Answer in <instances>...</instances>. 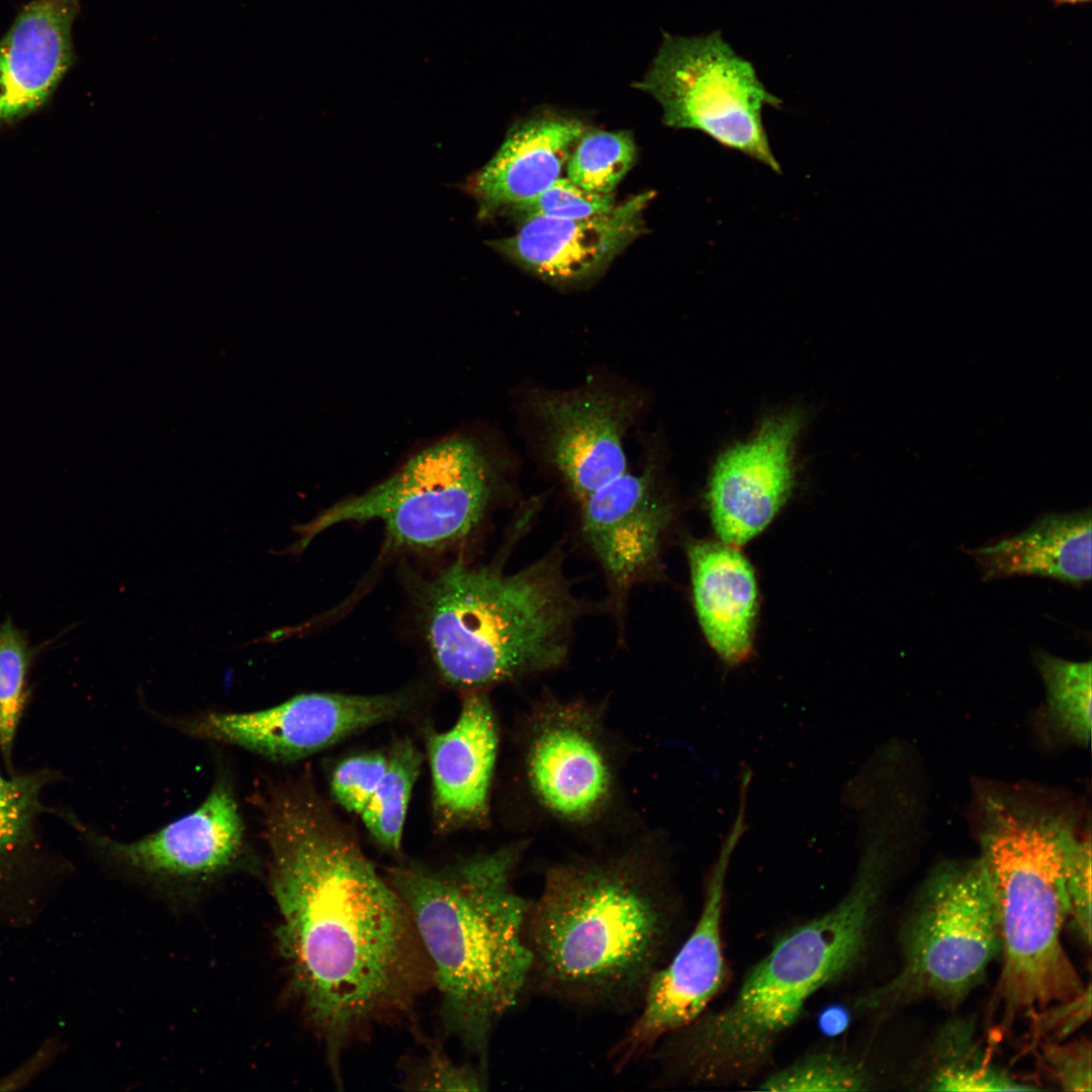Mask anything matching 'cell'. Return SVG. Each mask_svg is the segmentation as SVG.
Here are the masks:
<instances>
[{
    "instance_id": "6da1fadb",
    "label": "cell",
    "mask_w": 1092,
    "mask_h": 1092,
    "mask_svg": "<svg viewBox=\"0 0 1092 1092\" xmlns=\"http://www.w3.org/2000/svg\"><path fill=\"white\" fill-rule=\"evenodd\" d=\"M257 801L279 947L341 1083L348 1044L411 1011L431 966L401 897L309 784L270 785Z\"/></svg>"
},
{
    "instance_id": "7a4b0ae2",
    "label": "cell",
    "mask_w": 1092,
    "mask_h": 1092,
    "mask_svg": "<svg viewBox=\"0 0 1092 1092\" xmlns=\"http://www.w3.org/2000/svg\"><path fill=\"white\" fill-rule=\"evenodd\" d=\"M524 849L516 842L440 870L395 866L385 877L430 963L444 1028L484 1072L494 1028L531 986V901L513 884Z\"/></svg>"
},
{
    "instance_id": "3957f363",
    "label": "cell",
    "mask_w": 1092,
    "mask_h": 1092,
    "mask_svg": "<svg viewBox=\"0 0 1092 1092\" xmlns=\"http://www.w3.org/2000/svg\"><path fill=\"white\" fill-rule=\"evenodd\" d=\"M663 874L634 852L552 867L527 916L531 986L575 1005H640L674 919Z\"/></svg>"
},
{
    "instance_id": "277c9868",
    "label": "cell",
    "mask_w": 1092,
    "mask_h": 1092,
    "mask_svg": "<svg viewBox=\"0 0 1092 1092\" xmlns=\"http://www.w3.org/2000/svg\"><path fill=\"white\" fill-rule=\"evenodd\" d=\"M885 869L882 854L864 858L846 894L779 938L730 1003L662 1038L653 1057L663 1072L706 1083L744 1080L757 1072L809 999L862 959Z\"/></svg>"
},
{
    "instance_id": "5b68a950",
    "label": "cell",
    "mask_w": 1092,
    "mask_h": 1092,
    "mask_svg": "<svg viewBox=\"0 0 1092 1092\" xmlns=\"http://www.w3.org/2000/svg\"><path fill=\"white\" fill-rule=\"evenodd\" d=\"M416 598L441 675L469 691L559 666L584 609L552 554L513 573L456 562Z\"/></svg>"
},
{
    "instance_id": "8992f818",
    "label": "cell",
    "mask_w": 1092,
    "mask_h": 1092,
    "mask_svg": "<svg viewBox=\"0 0 1092 1092\" xmlns=\"http://www.w3.org/2000/svg\"><path fill=\"white\" fill-rule=\"evenodd\" d=\"M984 817L980 856L1003 954L995 997L1008 1028L1086 989L1061 940L1070 915L1068 861L1079 837L1067 817L1009 798L986 800Z\"/></svg>"
},
{
    "instance_id": "52a82bcc",
    "label": "cell",
    "mask_w": 1092,
    "mask_h": 1092,
    "mask_svg": "<svg viewBox=\"0 0 1092 1092\" xmlns=\"http://www.w3.org/2000/svg\"><path fill=\"white\" fill-rule=\"evenodd\" d=\"M898 974L859 1001L880 1010L916 999L956 1007L1001 953L995 897L983 859L939 862L922 883L900 934Z\"/></svg>"
},
{
    "instance_id": "ba28073f",
    "label": "cell",
    "mask_w": 1092,
    "mask_h": 1092,
    "mask_svg": "<svg viewBox=\"0 0 1092 1092\" xmlns=\"http://www.w3.org/2000/svg\"><path fill=\"white\" fill-rule=\"evenodd\" d=\"M486 458L470 439L451 437L412 457L366 492L339 502L297 527L295 550L337 524L380 520L395 546L436 549L465 538L491 494Z\"/></svg>"
},
{
    "instance_id": "9c48e42d",
    "label": "cell",
    "mask_w": 1092,
    "mask_h": 1092,
    "mask_svg": "<svg viewBox=\"0 0 1092 1092\" xmlns=\"http://www.w3.org/2000/svg\"><path fill=\"white\" fill-rule=\"evenodd\" d=\"M633 86L659 103L666 126L701 131L781 171L762 122L763 108L779 107L781 100L721 31L700 36L664 32L650 69Z\"/></svg>"
},
{
    "instance_id": "30bf717a",
    "label": "cell",
    "mask_w": 1092,
    "mask_h": 1092,
    "mask_svg": "<svg viewBox=\"0 0 1092 1092\" xmlns=\"http://www.w3.org/2000/svg\"><path fill=\"white\" fill-rule=\"evenodd\" d=\"M55 815L96 856L164 889L196 891L254 866L234 786L225 776L216 778L195 810L134 841L104 835L65 808H56Z\"/></svg>"
},
{
    "instance_id": "8fae6325",
    "label": "cell",
    "mask_w": 1092,
    "mask_h": 1092,
    "mask_svg": "<svg viewBox=\"0 0 1092 1092\" xmlns=\"http://www.w3.org/2000/svg\"><path fill=\"white\" fill-rule=\"evenodd\" d=\"M413 704L411 695L300 694L258 711L208 712L180 722L186 733L235 745L265 758L290 762L351 734L395 719Z\"/></svg>"
},
{
    "instance_id": "7c38bea8",
    "label": "cell",
    "mask_w": 1092,
    "mask_h": 1092,
    "mask_svg": "<svg viewBox=\"0 0 1092 1092\" xmlns=\"http://www.w3.org/2000/svg\"><path fill=\"white\" fill-rule=\"evenodd\" d=\"M606 744L599 718L586 705L540 706L530 721L524 770L541 808L566 824L598 820L615 793V769Z\"/></svg>"
},
{
    "instance_id": "4fadbf2b",
    "label": "cell",
    "mask_w": 1092,
    "mask_h": 1092,
    "mask_svg": "<svg viewBox=\"0 0 1092 1092\" xmlns=\"http://www.w3.org/2000/svg\"><path fill=\"white\" fill-rule=\"evenodd\" d=\"M729 855L718 860L708 882L698 921L673 956L651 977L640 1011L610 1051L609 1061L622 1071L647 1056L666 1035L704 1014L725 981L722 917Z\"/></svg>"
},
{
    "instance_id": "5bb4252c",
    "label": "cell",
    "mask_w": 1092,
    "mask_h": 1092,
    "mask_svg": "<svg viewBox=\"0 0 1092 1092\" xmlns=\"http://www.w3.org/2000/svg\"><path fill=\"white\" fill-rule=\"evenodd\" d=\"M798 413L766 420L749 441L717 460L708 489L713 527L726 544L741 546L760 533L791 494Z\"/></svg>"
},
{
    "instance_id": "9a60e30c",
    "label": "cell",
    "mask_w": 1092,
    "mask_h": 1092,
    "mask_svg": "<svg viewBox=\"0 0 1092 1092\" xmlns=\"http://www.w3.org/2000/svg\"><path fill=\"white\" fill-rule=\"evenodd\" d=\"M645 191L611 210L578 219L529 217L510 237L487 242L503 257L550 283L569 285L601 274L646 232Z\"/></svg>"
},
{
    "instance_id": "2e32d148",
    "label": "cell",
    "mask_w": 1092,
    "mask_h": 1092,
    "mask_svg": "<svg viewBox=\"0 0 1092 1092\" xmlns=\"http://www.w3.org/2000/svg\"><path fill=\"white\" fill-rule=\"evenodd\" d=\"M550 461L580 502L626 472L623 437L636 412L629 395L541 392L531 401Z\"/></svg>"
},
{
    "instance_id": "e0dca14e",
    "label": "cell",
    "mask_w": 1092,
    "mask_h": 1092,
    "mask_svg": "<svg viewBox=\"0 0 1092 1092\" xmlns=\"http://www.w3.org/2000/svg\"><path fill=\"white\" fill-rule=\"evenodd\" d=\"M581 512L583 536L617 592L655 566L670 510L652 469L616 477L587 496Z\"/></svg>"
},
{
    "instance_id": "ac0fdd59",
    "label": "cell",
    "mask_w": 1092,
    "mask_h": 1092,
    "mask_svg": "<svg viewBox=\"0 0 1092 1092\" xmlns=\"http://www.w3.org/2000/svg\"><path fill=\"white\" fill-rule=\"evenodd\" d=\"M497 746L490 702L477 690L463 698L457 721L449 730L428 736L433 810L440 829L485 822Z\"/></svg>"
},
{
    "instance_id": "d6986e66",
    "label": "cell",
    "mask_w": 1092,
    "mask_h": 1092,
    "mask_svg": "<svg viewBox=\"0 0 1092 1092\" xmlns=\"http://www.w3.org/2000/svg\"><path fill=\"white\" fill-rule=\"evenodd\" d=\"M586 129L582 120L556 113L517 122L493 157L465 184L478 204V216L511 209L550 186Z\"/></svg>"
},
{
    "instance_id": "ffe728a7",
    "label": "cell",
    "mask_w": 1092,
    "mask_h": 1092,
    "mask_svg": "<svg viewBox=\"0 0 1092 1092\" xmlns=\"http://www.w3.org/2000/svg\"><path fill=\"white\" fill-rule=\"evenodd\" d=\"M76 0H33L0 40V120L40 107L73 61Z\"/></svg>"
},
{
    "instance_id": "44dd1931",
    "label": "cell",
    "mask_w": 1092,
    "mask_h": 1092,
    "mask_svg": "<svg viewBox=\"0 0 1092 1092\" xmlns=\"http://www.w3.org/2000/svg\"><path fill=\"white\" fill-rule=\"evenodd\" d=\"M688 557L695 608L709 644L725 662H743L752 651L757 610L751 565L724 542H691Z\"/></svg>"
},
{
    "instance_id": "7402d4cb",
    "label": "cell",
    "mask_w": 1092,
    "mask_h": 1092,
    "mask_svg": "<svg viewBox=\"0 0 1092 1092\" xmlns=\"http://www.w3.org/2000/svg\"><path fill=\"white\" fill-rule=\"evenodd\" d=\"M1091 512L1049 514L1015 535L967 553L985 581L1039 576L1081 587L1091 580Z\"/></svg>"
},
{
    "instance_id": "603a6c76",
    "label": "cell",
    "mask_w": 1092,
    "mask_h": 1092,
    "mask_svg": "<svg viewBox=\"0 0 1092 1092\" xmlns=\"http://www.w3.org/2000/svg\"><path fill=\"white\" fill-rule=\"evenodd\" d=\"M61 777L51 768L8 777L0 771V895L30 892L65 873L66 860L39 831L40 816L53 814L42 792Z\"/></svg>"
},
{
    "instance_id": "cb8c5ba5",
    "label": "cell",
    "mask_w": 1092,
    "mask_h": 1092,
    "mask_svg": "<svg viewBox=\"0 0 1092 1092\" xmlns=\"http://www.w3.org/2000/svg\"><path fill=\"white\" fill-rule=\"evenodd\" d=\"M930 1089L940 1091L1033 1090L991 1065L964 1024L947 1027L937 1040Z\"/></svg>"
},
{
    "instance_id": "d4e9b609",
    "label": "cell",
    "mask_w": 1092,
    "mask_h": 1092,
    "mask_svg": "<svg viewBox=\"0 0 1092 1092\" xmlns=\"http://www.w3.org/2000/svg\"><path fill=\"white\" fill-rule=\"evenodd\" d=\"M387 758L386 771L360 816L379 845L397 852L422 754L408 740H401L392 746Z\"/></svg>"
},
{
    "instance_id": "484cf974",
    "label": "cell",
    "mask_w": 1092,
    "mask_h": 1092,
    "mask_svg": "<svg viewBox=\"0 0 1092 1092\" xmlns=\"http://www.w3.org/2000/svg\"><path fill=\"white\" fill-rule=\"evenodd\" d=\"M1043 681L1054 724L1071 740L1087 745L1091 738V661H1072L1038 649L1032 653Z\"/></svg>"
},
{
    "instance_id": "4316f807",
    "label": "cell",
    "mask_w": 1092,
    "mask_h": 1092,
    "mask_svg": "<svg viewBox=\"0 0 1092 1092\" xmlns=\"http://www.w3.org/2000/svg\"><path fill=\"white\" fill-rule=\"evenodd\" d=\"M636 158V144L629 130H585L567 160V178L586 191L611 194Z\"/></svg>"
},
{
    "instance_id": "83f0119b",
    "label": "cell",
    "mask_w": 1092,
    "mask_h": 1092,
    "mask_svg": "<svg viewBox=\"0 0 1092 1092\" xmlns=\"http://www.w3.org/2000/svg\"><path fill=\"white\" fill-rule=\"evenodd\" d=\"M24 632L7 618L0 625V752L9 776L14 744L27 699V679L33 658Z\"/></svg>"
},
{
    "instance_id": "f1b7e54d",
    "label": "cell",
    "mask_w": 1092,
    "mask_h": 1092,
    "mask_svg": "<svg viewBox=\"0 0 1092 1092\" xmlns=\"http://www.w3.org/2000/svg\"><path fill=\"white\" fill-rule=\"evenodd\" d=\"M870 1079L857 1064L830 1053L808 1055L765 1078L760 1090L778 1092L860 1091Z\"/></svg>"
},
{
    "instance_id": "f546056e",
    "label": "cell",
    "mask_w": 1092,
    "mask_h": 1092,
    "mask_svg": "<svg viewBox=\"0 0 1092 1092\" xmlns=\"http://www.w3.org/2000/svg\"><path fill=\"white\" fill-rule=\"evenodd\" d=\"M616 205L611 194L586 191L568 178H558L535 197L511 208L523 219L546 217L578 219L611 210Z\"/></svg>"
},
{
    "instance_id": "4dcf8cb0",
    "label": "cell",
    "mask_w": 1092,
    "mask_h": 1092,
    "mask_svg": "<svg viewBox=\"0 0 1092 1092\" xmlns=\"http://www.w3.org/2000/svg\"><path fill=\"white\" fill-rule=\"evenodd\" d=\"M403 1084L422 1091H482L488 1081L487 1073L478 1066L456 1063L437 1043H432L408 1068Z\"/></svg>"
},
{
    "instance_id": "1f68e13d",
    "label": "cell",
    "mask_w": 1092,
    "mask_h": 1092,
    "mask_svg": "<svg viewBox=\"0 0 1092 1092\" xmlns=\"http://www.w3.org/2000/svg\"><path fill=\"white\" fill-rule=\"evenodd\" d=\"M387 755L369 752L341 761L332 775L331 789L337 802L347 811L361 814L380 784Z\"/></svg>"
},
{
    "instance_id": "d6a6232c",
    "label": "cell",
    "mask_w": 1092,
    "mask_h": 1092,
    "mask_svg": "<svg viewBox=\"0 0 1092 1092\" xmlns=\"http://www.w3.org/2000/svg\"><path fill=\"white\" fill-rule=\"evenodd\" d=\"M1044 1069L1064 1090L1091 1091V1045L1085 1038L1041 1045Z\"/></svg>"
},
{
    "instance_id": "836d02e7",
    "label": "cell",
    "mask_w": 1092,
    "mask_h": 1092,
    "mask_svg": "<svg viewBox=\"0 0 1092 1092\" xmlns=\"http://www.w3.org/2000/svg\"><path fill=\"white\" fill-rule=\"evenodd\" d=\"M1066 890L1076 930L1091 942V837H1079L1068 861Z\"/></svg>"
},
{
    "instance_id": "e575fe53",
    "label": "cell",
    "mask_w": 1092,
    "mask_h": 1092,
    "mask_svg": "<svg viewBox=\"0 0 1092 1092\" xmlns=\"http://www.w3.org/2000/svg\"><path fill=\"white\" fill-rule=\"evenodd\" d=\"M1090 986H1087L1079 996L1031 1014L1028 1018L1032 1021L1033 1038L1059 1041L1075 1031L1090 1016Z\"/></svg>"
},
{
    "instance_id": "d590c367",
    "label": "cell",
    "mask_w": 1092,
    "mask_h": 1092,
    "mask_svg": "<svg viewBox=\"0 0 1092 1092\" xmlns=\"http://www.w3.org/2000/svg\"><path fill=\"white\" fill-rule=\"evenodd\" d=\"M848 1019L846 1011L842 1008L832 1007L821 1014L819 1023L824 1033L836 1035L844 1030Z\"/></svg>"
},
{
    "instance_id": "8d00e7d4",
    "label": "cell",
    "mask_w": 1092,
    "mask_h": 1092,
    "mask_svg": "<svg viewBox=\"0 0 1092 1092\" xmlns=\"http://www.w3.org/2000/svg\"><path fill=\"white\" fill-rule=\"evenodd\" d=\"M1056 5H1079L1090 2V0H1052Z\"/></svg>"
}]
</instances>
